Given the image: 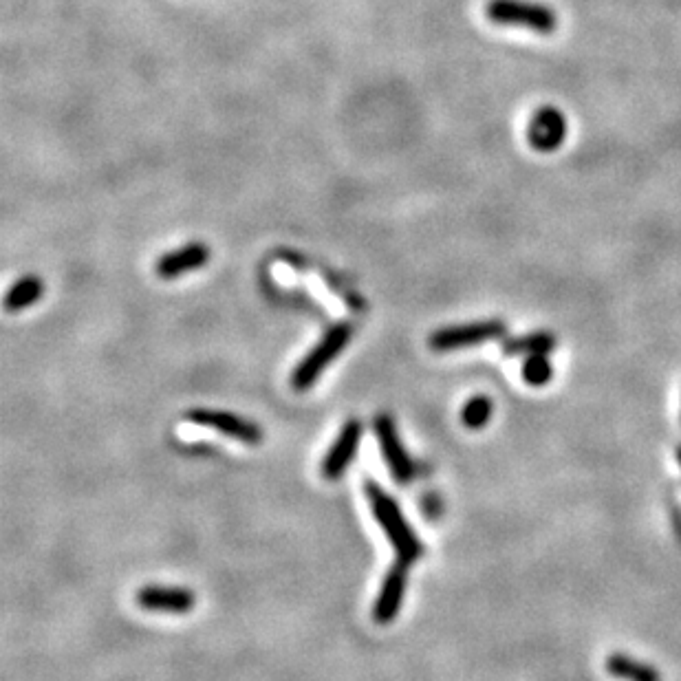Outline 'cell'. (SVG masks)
I'll return each mask as SVG.
<instances>
[{
	"label": "cell",
	"instance_id": "obj_12",
	"mask_svg": "<svg viewBox=\"0 0 681 681\" xmlns=\"http://www.w3.org/2000/svg\"><path fill=\"white\" fill-rule=\"evenodd\" d=\"M607 673L615 679L624 681H662V675H659V670L655 666L620 653L609 655Z\"/></svg>",
	"mask_w": 681,
	"mask_h": 681
},
{
	"label": "cell",
	"instance_id": "obj_3",
	"mask_svg": "<svg viewBox=\"0 0 681 681\" xmlns=\"http://www.w3.org/2000/svg\"><path fill=\"white\" fill-rule=\"evenodd\" d=\"M485 16L496 25L525 27L536 34H554L558 27L556 12L551 7L529 0H490L485 7Z\"/></svg>",
	"mask_w": 681,
	"mask_h": 681
},
{
	"label": "cell",
	"instance_id": "obj_7",
	"mask_svg": "<svg viewBox=\"0 0 681 681\" xmlns=\"http://www.w3.org/2000/svg\"><path fill=\"white\" fill-rule=\"evenodd\" d=\"M375 435L380 441L382 457L386 461V466L391 468L393 479L397 483H410L415 479V463L410 461L408 452L404 450L402 441H399L395 421L388 415H377L375 419Z\"/></svg>",
	"mask_w": 681,
	"mask_h": 681
},
{
	"label": "cell",
	"instance_id": "obj_6",
	"mask_svg": "<svg viewBox=\"0 0 681 681\" xmlns=\"http://www.w3.org/2000/svg\"><path fill=\"white\" fill-rule=\"evenodd\" d=\"M567 117L554 106H543L532 115L527 126V142L538 153H554L567 139Z\"/></svg>",
	"mask_w": 681,
	"mask_h": 681
},
{
	"label": "cell",
	"instance_id": "obj_8",
	"mask_svg": "<svg viewBox=\"0 0 681 681\" xmlns=\"http://www.w3.org/2000/svg\"><path fill=\"white\" fill-rule=\"evenodd\" d=\"M360 441H362V424L358 419H349L347 424L342 426L338 439L333 441V446L329 448L327 457H324V461H322L324 479L335 481V479H340L344 472H347V468L351 466V461L355 459V454H358Z\"/></svg>",
	"mask_w": 681,
	"mask_h": 681
},
{
	"label": "cell",
	"instance_id": "obj_9",
	"mask_svg": "<svg viewBox=\"0 0 681 681\" xmlns=\"http://www.w3.org/2000/svg\"><path fill=\"white\" fill-rule=\"evenodd\" d=\"M408 582V565L402 560H397L395 565L386 571L380 596L375 600L373 618L377 624H391L404 602V591Z\"/></svg>",
	"mask_w": 681,
	"mask_h": 681
},
{
	"label": "cell",
	"instance_id": "obj_4",
	"mask_svg": "<svg viewBox=\"0 0 681 681\" xmlns=\"http://www.w3.org/2000/svg\"><path fill=\"white\" fill-rule=\"evenodd\" d=\"M507 331L503 320H481V322H468V324H457V327H446L435 331L428 338V344L432 351L446 353V351H457L474 347V344H483L501 338Z\"/></svg>",
	"mask_w": 681,
	"mask_h": 681
},
{
	"label": "cell",
	"instance_id": "obj_10",
	"mask_svg": "<svg viewBox=\"0 0 681 681\" xmlns=\"http://www.w3.org/2000/svg\"><path fill=\"white\" fill-rule=\"evenodd\" d=\"M135 602L146 611L188 613L194 607V604H197V598H194L192 591L183 589V587L150 585V587H144V589L137 591Z\"/></svg>",
	"mask_w": 681,
	"mask_h": 681
},
{
	"label": "cell",
	"instance_id": "obj_16",
	"mask_svg": "<svg viewBox=\"0 0 681 681\" xmlns=\"http://www.w3.org/2000/svg\"><path fill=\"white\" fill-rule=\"evenodd\" d=\"M551 375H554V369H551V362L547 355L538 353V355H527V360L523 364V380L529 386H545Z\"/></svg>",
	"mask_w": 681,
	"mask_h": 681
},
{
	"label": "cell",
	"instance_id": "obj_5",
	"mask_svg": "<svg viewBox=\"0 0 681 681\" xmlns=\"http://www.w3.org/2000/svg\"><path fill=\"white\" fill-rule=\"evenodd\" d=\"M186 419L190 424L212 428L216 432H221L225 437L239 439L247 446H258L263 441V430L258 428L254 421L243 419L234 413H227V410H212V408H194L188 410Z\"/></svg>",
	"mask_w": 681,
	"mask_h": 681
},
{
	"label": "cell",
	"instance_id": "obj_15",
	"mask_svg": "<svg viewBox=\"0 0 681 681\" xmlns=\"http://www.w3.org/2000/svg\"><path fill=\"white\" fill-rule=\"evenodd\" d=\"M492 410H494V404H492V399H490V397L477 395V397L468 399V404L463 406V410H461V421H463V426L470 428V430H479V428H483V426L490 421Z\"/></svg>",
	"mask_w": 681,
	"mask_h": 681
},
{
	"label": "cell",
	"instance_id": "obj_11",
	"mask_svg": "<svg viewBox=\"0 0 681 681\" xmlns=\"http://www.w3.org/2000/svg\"><path fill=\"white\" fill-rule=\"evenodd\" d=\"M208 261H210L208 247H205L203 243H190L186 247H179V250L175 252H168L161 256L155 265V272L161 278L172 280L181 274L192 272V269L203 267Z\"/></svg>",
	"mask_w": 681,
	"mask_h": 681
},
{
	"label": "cell",
	"instance_id": "obj_13",
	"mask_svg": "<svg viewBox=\"0 0 681 681\" xmlns=\"http://www.w3.org/2000/svg\"><path fill=\"white\" fill-rule=\"evenodd\" d=\"M556 349V335L547 331H536L529 335H521V338H512L503 344L505 355H538V353H551Z\"/></svg>",
	"mask_w": 681,
	"mask_h": 681
},
{
	"label": "cell",
	"instance_id": "obj_2",
	"mask_svg": "<svg viewBox=\"0 0 681 681\" xmlns=\"http://www.w3.org/2000/svg\"><path fill=\"white\" fill-rule=\"evenodd\" d=\"M351 333H353L351 327L344 322L335 324V327L324 333V338L307 353V358L296 366L294 375H291V386H294V391L305 393L318 382V377L324 373V369H327V366L342 353V349L347 347Z\"/></svg>",
	"mask_w": 681,
	"mask_h": 681
},
{
	"label": "cell",
	"instance_id": "obj_14",
	"mask_svg": "<svg viewBox=\"0 0 681 681\" xmlns=\"http://www.w3.org/2000/svg\"><path fill=\"white\" fill-rule=\"evenodd\" d=\"M42 291H45V285H42V280L38 276L20 278L18 283L7 291L5 309L7 311H23V309L31 307L34 302L40 300Z\"/></svg>",
	"mask_w": 681,
	"mask_h": 681
},
{
	"label": "cell",
	"instance_id": "obj_1",
	"mask_svg": "<svg viewBox=\"0 0 681 681\" xmlns=\"http://www.w3.org/2000/svg\"><path fill=\"white\" fill-rule=\"evenodd\" d=\"M366 499H369L373 516L384 529L388 540H391V545L399 560L410 565V562H415L421 554H424V545H421V540L413 532V527L408 525L402 510H399L397 501L391 494H386L382 490V485H377L375 481H366Z\"/></svg>",
	"mask_w": 681,
	"mask_h": 681
}]
</instances>
